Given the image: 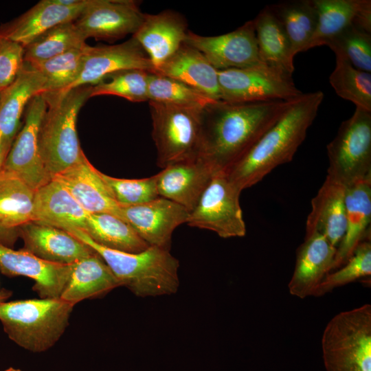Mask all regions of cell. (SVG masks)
<instances>
[{
  "mask_svg": "<svg viewBox=\"0 0 371 371\" xmlns=\"http://www.w3.org/2000/svg\"><path fill=\"white\" fill-rule=\"evenodd\" d=\"M293 100L210 104L202 111L198 157L216 171L228 169L280 119Z\"/></svg>",
  "mask_w": 371,
  "mask_h": 371,
  "instance_id": "1",
  "label": "cell"
},
{
  "mask_svg": "<svg viewBox=\"0 0 371 371\" xmlns=\"http://www.w3.org/2000/svg\"><path fill=\"white\" fill-rule=\"evenodd\" d=\"M322 91L293 100L280 119L240 160L223 170L241 191L260 181L278 166L293 159L306 138L324 100Z\"/></svg>",
  "mask_w": 371,
  "mask_h": 371,
  "instance_id": "2",
  "label": "cell"
},
{
  "mask_svg": "<svg viewBox=\"0 0 371 371\" xmlns=\"http://www.w3.org/2000/svg\"><path fill=\"white\" fill-rule=\"evenodd\" d=\"M96 252L110 268L120 286L136 296L155 297L175 293L179 286V262L169 249L148 247L128 253L111 249L93 242L83 231H67Z\"/></svg>",
  "mask_w": 371,
  "mask_h": 371,
  "instance_id": "3",
  "label": "cell"
},
{
  "mask_svg": "<svg viewBox=\"0 0 371 371\" xmlns=\"http://www.w3.org/2000/svg\"><path fill=\"white\" fill-rule=\"evenodd\" d=\"M91 85L62 94L42 93L47 105L39 133L41 158L52 179L75 164L83 155L78 138V114L90 98Z\"/></svg>",
  "mask_w": 371,
  "mask_h": 371,
  "instance_id": "4",
  "label": "cell"
},
{
  "mask_svg": "<svg viewBox=\"0 0 371 371\" xmlns=\"http://www.w3.org/2000/svg\"><path fill=\"white\" fill-rule=\"evenodd\" d=\"M74 306L60 297L0 301V321L9 338L19 346L43 352L62 336Z\"/></svg>",
  "mask_w": 371,
  "mask_h": 371,
  "instance_id": "5",
  "label": "cell"
},
{
  "mask_svg": "<svg viewBox=\"0 0 371 371\" xmlns=\"http://www.w3.org/2000/svg\"><path fill=\"white\" fill-rule=\"evenodd\" d=\"M322 349L326 371H371V305L334 316L324 328Z\"/></svg>",
  "mask_w": 371,
  "mask_h": 371,
  "instance_id": "6",
  "label": "cell"
},
{
  "mask_svg": "<svg viewBox=\"0 0 371 371\" xmlns=\"http://www.w3.org/2000/svg\"><path fill=\"white\" fill-rule=\"evenodd\" d=\"M157 164L162 169L198 157L203 109L148 101Z\"/></svg>",
  "mask_w": 371,
  "mask_h": 371,
  "instance_id": "7",
  "label": "cell"
},
{
  "mask_svg": "<svg viewBox=\"0 0 371 371\" xmlns=\"http://www.w3.org/2000/svg\"><path fill=\"white\" fill-rule=\"evenodd\" d=\"M327 177L346 187L371 177V111L356 107L327 145Z\"/></svg>",
  "mask_w": 371,
  "mask_h": 371,
  "instance_id": "8",
  "label": "cell"
},
{
  "mask_svg": "<svg viewBox=\"0 0 371 371\" xmlns=\"http://www.w3.org/2000/svg\"><path fill=\"white\" fill-rule=\"evenodd\" d=\"M218 75L221 100L228 102L287 101L303 93L291 74L264 63L219 70Z\"/></svg>",
  "mask_w": 371,
  "mask_h": 371,
  "instance_id": "9",
  "label": "cell"
},
{
  "mask_svg": "<svg viewBox=\"0 0 371 371\" xmlns=\"http://www.w3.org/2000/svg\"><path fill=\"white\" fill-rule=\"evenodd\" d=\"M241 192L223 170L216 172L190 212L187 224L212 231L223 238L244 236L246 225L239 201Z\"/></svg>",
  "mask_w": 371,
  "mask_h": 371,
  "instance_id": "10",
  "label": "cell"
},
{
  "mask_svg": "<svg viewBox=\"0 0 371 371\" xmlns=\"http://www.w3.org/2000/svg\"><path fill=\"white\" fill-rule=\"evenodd\" d=\"M47 105L42 93L34 96L25 110V120L8 154L3 169L25 181L35 191L51 180L40 150L39 133Z\"/></svg>",
  "mask_w": 371,
  "mask_h": 371,
  "instance_id": "11",
  "label": "cell"
},
{
  "mask_svg": "<svg viewBox=\"0 0 371 371\" xmlns=\"http://www.w3.org/2000/svg\"><path fill=\"white\" fill-rule=\"evenodd\" d=\"M184 43L201 52L218 71L263 63L258 54L253 19L218 36H201L188 30Z\"/></svg>",
  "mask_w": 371,
  "mask_h": 371,
  "instance_id": "12",
  "label": "cell"
},
{
  "mask_svg": "<svg viewBox=\"0 0 371 371\" xmlns=\"http://www.w3.org/2000/svg\"><path fill=\"white\" fill-rule=\"evenodd\" d=\"M144 17L132 0H89L74 23L83 36L115 41L138 30Z\"/></svg>",
  "mask_w": 371,
  "mask_h": 371,
  "instance_id": "13",
  "label": "cell"
},
{
  "mask_svg": "<svg viewBox=\"0 0 371 371\" xmlns=\"http://www.w3.org/2000/svg\"><path fill=\"white\" fill-rule=\"evenodd\" d=\"M190 212L164 197L135 205L121 206L120 218L129 223L150 247L170 249L172 235L187 223Z\"/></svg>",
  "mask_w": 371,
  "mask_h": 371,
  "instance_id": "14",
  "label": "cell"
},
{
  "mask_svg": "<svg viewBox=\"0 0 371 371\" xmlns=\"http://www.w3.org/2000/svg\"><path fill=\"white\" fill-rule=\"evenodd\" d=\"M132 69L155 73L147 54L133 37L113 45L92 47L87 45L78 79L62 93L82 85H95L114 72Z\"/></svg>",
  "mask_w": 371,
  "mask_h": 371,
  "instance_id": "15",
  "label": "cell"
},
{
  "mask_svg": "<svg viewBox=\"0 0 371 371\" xmlns=\"http://www.w3.org/2000/svg\"><path fill=\"white\" fill-rule=\"evenodd\" d=\"M74 264L45 261L23 249L14 250L0 243V271L8 276H22L32 279L33 290L41 298L60 297Z\"/></svg>",
  "mask_w": 371,
  "mask_h": 371,
  "instance_id": "16",
  "label": "cell"
},
{
  "mask_svg": "<svg viewBox=\"0 0 371 371\" xmlns=\"http://www.w3.org/2000/svg\"><path fill=\"white\" fill-rule=\"evenodd\" d=\"M89 0H42L19 17L2 24L0 34L24 47L60 23L75 21Z\"/></svg>",
  "mask_w": 371,
  "mask_h": 371,
  "instance_id": "17",
  "label": "cell"
},
{
  "mask_svg": "<svg viewBox=\"0 0 371 371\" xmlns=\"http://www.w3.org/2000/svg\"><path fill=\"white\" fill-rule=\"evenodd\" d=\"M23 250L45 261L73 264L95 251L67 231L38 221L18 228Z\"/></svg>",
  "mask_w": 371,
  "mask_h": 371,
  "instance_id": "18",
  "label": "cell"
},
{
  "mask_svg": "<svg viewBox=\"0 0 371 371\" xmlns=\"http://www.w3.org/2000/svg\"><path fill=\"white\" fill-rule=\"evenodd\" d=\"M52 179L59 181L89 214L108 213L120 218V205L85 153L73 166Z\"/></svg>",
  "mask_w": 371,
  "mask_h": 371,
  "instance_id": "19",
  "label": "cell"
},
{
  "mask_svg": "<svg viewBox=\"0 0 371 371\" xmlns=\"http://www.w3.org/2000/svg\"><path fill=\"white\" fill-rule=\"evenodd\" d=\"M216 172L200 157L170 164L156 174L159 196L190 212Z\"/></svg>",
  "mask_w": 371,
  "mask_h": 371,
  "instance_id": "20",
  "label": "cell"
},
{
  "mask_svg": "<svg viewBox=\"0 0 371 371\" xmlns=\"http://www.w3.org/2000/svg\"><path fill=\"white\" fill-rule=\"evenodd\" d=\"M188 31L186 21L180 14L165 10L144 14L142 24L132 37L147 54L155 71L184 43Z\"/></svg>",
  "mask_w": 371,
  "mask_h": 371,
  "instance_id": "21",
  "label": "cell"
},
{
  "mask_svg": "<svg viewBox=\"0 0 371 371\" xmlns=\"http://www.w3.org/2000/svg\"><path fill=\"white\" fill-rule=\"evenodd\" d=\"M337 247L318 232L306 234L298 247L293 274L289 283V293L304 299L312 295L324 278L333 269Z\"/></svg>",
  "mask_w": 371,
  "mask_h": 371,
  "instance_id": "22",
  "label": "cell"
},
{
  "mask_svg": "<svg viewBox=\"0 0 371 371\" xmlns=\"http://www.w3.org/2000/svg\"><path fill=\"white\" fill-rule=\"evenodd\" d=\"M45 78L24 62L14 81L1 91L0 98V138L10 149L21 126V120L32 98L41 93Z\"/></svg>",
  "mask_w": 371,
  "mask_h": 371,
  "instance_id": "23",
  "label": "cell"
},
{
  "mask_svg": "<svg viewBox=\"0 0 371 371\" xmlns=\"http://www.w3.org/2000/svg\"><path fill=\"white\" fill-rule=\"evenodd\" d=\"M345 205L346 228L337 247L333 269L341 267L364 240L370 238L371 177L346 187Z\"/></svg>",
  "mask_w": 371,
  "mask_h": 371,
  "instance_id": "24",
  "label": "cell"
},
{
  "mask_svg": "<svg viewBox=\"0 0 371 371\" xmlns=\"http://www.w3.org/2000/svg\"><path fill=\"white\" fill-rule=\"evenodd\" d=\"M346 186L326 177L311 201L306 234L318 232L337 247L346 228Z\"/></svg>",
  "mask_w": 371,
  "mask_h": 371,
  "instance_id": "25",
  "label": "cell"
},
{
  "mask_svg": "<svg viewBox=\"0 0 371 371\" xmlns=\"http://www.w3.org/2000/svg\"><path fill=\"white\" fill-rule=\"evenodd\" d=\"M154 74L179 80L214 100H221L218 70L196 49L183 43Z\"/></svg>",
  "mask_w": 371,
  "mask_h": 371,
  "instance_id": "26",
  "label": "cell"
},
{
  "mask_svg": "<svg viewBox=\"0 0 371 371\" xmlns=\"http://www.w3.org/2000/svg\"><path fill=\"white\" fill-rule=\"evenodd\" d=\"M87 214L66 188L56 179H52L35 192L34 221L65 231H85Z\"/></svg>",
  "mask_w": 371,
  "mask_h": 371,
  "instance_id": "27",
  "label": "cell"
},
{
  "mask_svg": "<svg viewBox=\"0 0 371 371\" xmlns=\"http://www.w3.org/2000/svg\"><path fill=\"white\" fill-rule=\"evenodd\" d=\"M120 283L102 258L95 252L74 264L69 281L60 298L73 305L104 295Z\"/></svg>",
  "mask_w": 371,
  "mask_h": 371,
  "instance_id": "28",
  "label": "cell"
},
{
  "mask_svg": "<svg viewBox=\"0 0 371 371\" xmlns=\"http://www.w3.org/2000/svg\"><path fill=\"white\" fill-rule=\"evenodd\" d=\"M253 21L261 62L292 75L294 57L289 41L280 22L268 5Z\"/></svg>",
  "mask_w": 371,
  "mask_h": 371,
  "instance_id": "29",
  "label": "cell"
},
{
  "mask_svg": "<svg viewBox=\"0 0 371 371\" xmlns=\"http://www.w3.org/2000/svg\"><path fill=\"white\" fill-rule=\"evenodd\" d=\"M83 232L95 243L111 249L138 253L150 247L129 223L108 213H88Z\"/></svg>",
  "mask_w": 371,
  "mask_h": 371,
  "instance_id": "30",
  "label": "cell"
},
{
  "mask_svg": "<svg viewBox=\"0 0 371 371\" xmlns=\"http://www.w3.org/2000/svg\"><path fill=\"white\" fill-rule=\"evenodd\" d=\"M35 190L15 175L0 172V225L17 229L34 220Z\"/></svg>",
  "mask_w": 371,
  "mask_h": 371,
  "instance_id": "31",
  "label": "cell"
},
{
  "mask_svg": "<svg viewBox=\"0 0 371 371\" xmlns=\"http://www.w3.org/2000/svg\"><path fill=\"white\" fill-rule=\"evenodd\" d=\"M268 7L283 27L293 57L305 48L317 24V10L313 0H290Z\"/></svg>",
  "mask_w": 371,
  "mask_h": 371,
  "instance_id": "32",
  "label": "cell"
},
{
  "mask_svg": "<svg viewBox=\"0 0 371 371\" xmlns=\"http://www.w3.org/2000/svg\"><path fill=\"white\" fill-rule=\"evenodd\" d=\"M87 39L74 21L60 23L43 32L24 47V62L35 65L85 45Z\"/></svg>",
  "mask_w": 371,
  "mask_h": 371,
  "instance_id": "33",
  "label": "cell"
},
{
  "mask_svg": "<svg viewBox=\"0 0 371 371\" xmlns=\"http://www.w3.org/2000/svg\"><path fill=\"white\" fill-rule=\"evenodd\" d=\"M317 10V24L305 52L326 45L352 23L360 0H313Z\"/></svg>",
  "mask_w": 371,
  "mask_h": 371,
  "instance_id": "34",
  "label": "cell"
},
{
  "mask_svg": "<svg viewBox=\"0 0 371 371\" xmlns=\"http://www.w3.org/2000/svg\"><path fill=\"white\" fill-rule=\"evenodd\" d=\"M336 64L329 82L341 98L371 111V74L352 66L340 54H335Z\"/></svg>",
  "mask_w": 371,
  "mask_h": 371,
  "instance_id": "35",
  "label": "cell"
},
{
  "mask_svg": "<svg viewBox=\"0 0 371 371\" xmlns=\"http://www.w3.org/2000/svg\"><path fill=\"white\" fill-rule=\"evenodd\" d=\"M87 45L69 50L39 64L31 65L45 78V84L41 93H62L78 79Z\"/></svg>",
  "mask_w": 371,
  "mask_h": 371,
  "instance_id": "36",
  "label": "cell"
},
{
  "mask_svg": "<svg viewBox=\"0 0 371 371\" xmlns=\"http://www.w3.org/2000/svg\"><path fill=\"white\" fill-rule=\"evenodd\" d=\"M148 95V101L198 109L217 101L179 80L154 73L149 76Z\"/></svg>",
  "mask_w": 371,
  "mask_h": 371,
  "instance_id": "37",
  "label": "cell"
},
{
  "mask_svg": "<svg viewBox=\"0 0 371 371\" xmlns=\"http://www.w3.org/2000/svg\"><path fill=\"white\" fill-rule=\"evenodd\" d=\"M150 72L142 69H124L107 76L92 86L90 98L112 95L132 102L148 101V87Z\"/></svg>",
  "mask_w": 371,
  "mask_h": 371,
  "instance_id": "38",
  "label": "cell"
},
{
  "mask_svg": "<svg viewBox=\"0 0 371 371\" xmlns=\"http://www.w3.org/2000/svg\"><path fill=\"white\" fill-rule=\"evenodd\" d=\"M371 275V242L364 240L357 247L348 260L335 271L328 273L312 295L321 296L334 289Z\"/></svg>",
  "mask_w": 371,
  "mask_h": 371,
  "instance_id": "39",
  "label": "cell"
},
{
  "mask_svg": "<svg viewBox=\"0 0 371 371\" xmlns=\"http://www.w3.org/2000/svg\"><path fill=\"white\" fill-rule=\"evenodd\" d=\"M326 45L335 54L344 56L357 69L370 73V33L351 23L333 37Z\"/></svg>",
  "mask_w": 371,
  "mask_h": 371,
  "instance_id": "40",
  "label": "cell"
},
{
  "mask_svg": "<svg viewBox=\"0 0 371 371\" xmlns=\"http://www.w3.org/2000/svg\"><path fill=\"white\" fill-rule=\"evenodd\" d=\"M102 177L120 206L139 205L159 196L156 175L142 179H127L102 173Z\"/></svg>",
  "mask_w": 371,
  "mask_h": 371,
  "instance_id": "41",
  "label": "cell"
},
{
  "mask_svg": "<svg viewBox=\"0 0 371 371\" xmlns=\"http://www.w3.org/2000/svg\"><path fill=\"white\" fill-rule=\"evenodd\" d=\"M24 47L0 34V92L16 79L24 65Z\"/></svg>",
  "mask_w": 371,
  "mask_h": 371,
  "instance_id": "42",
  "label": "cell"
},
{
  "mask_svg": "<svg viewBox=\"0 0 371 371\" xmlns=\"http://www.w3.org/2000/svg\"><path fill=\"white\" fill-rule=\"evenodd\" d=\"M352 24L371 34V1L360 0Z\"/></svg>",
  "mask_w": 371,
  "mask_h": 371,
  "instance_id": "43",
  "label": "cell"
},
{
  "mask_svg": "<svg viewBox=\"0 0 371 371\" xmlns=\"http://www.w3.org/2000/svg\"><path fill=\"white\" fill-rule=\"evenodd\" d=\"M19 236V230L8 229L0 225V243L7 247H11L15 243Z\"/></svg>",
  "mask_w": 371,
  "mask_h": 371,
  "instance_id": "44",
  "label": "cell"
},
{
  "mask_svg": "<svg viewBox=\"0 0 371 371\" xmlns=\"http://www.w3.org/2000/svg\"><path fill=\"white\" fill-rule=\"evenodd\" d=\"M10 149H8L2 142L0 138V172L3 169L4 163L7 158Z\"/></svg>",
  "mask_w": 371,
  "mask_h": 371,
  "instance_id": "45",
  "label": "cell"
},
{
  "mask_svg": "<svg viewBox=\"0 0 371 371\" xmlns=\"http://www.w3.org/2000/svg\"><path fill=\"white\" fill-rule=\"evenodd\" d=\"M8 297H9L8 292H0V300H3Z\"/></svg>",
  "mask_w": 371,
  "mask_h": 371,
  "instance_id": "46",
  "label": "cell"
},
{
  "mask_svg": "<svg viewBox=\"0 0 371 371\" xmlns=\"http://www.w3.org/2000/svg\"><path fill=\"white\" fill-rule=\"evenodd\" d=\"M5 371H21V370L19 369H16V368H10L8 369H7Z\"/></svg>",
  "mask_w": 371,
  "mask_h": 371,
  "instance_id": "47",
  "label": "cell"
},
{
  "mask_svg": "<svg viewBox=\"0 0 371 371\" xmlns=\"http://www.w3.org/2000/svg\"><path fill=\"white\" fill-rule=\"evenodd\" d=\"M1 92H0V98H1Z\"/></svg>",
  "mask_w": 371,
  "mask_h": 371,
  "instance_id": "48",
  "label": "cell"
},
{
  "mask_svg": "<svg viewBox=\"0 0 371 371\" xmlns=\"http://www.w3.org/2000/svg\"><path fill=\"white\" fill-rule=\"evenodd\" d=\"M0 301H3V300H0Z\"/></svg>",
  "mask_w": 371,
  "mask_h": 371,
  "instance_id": "49",
  "label": "cell"
}]
</instances>
